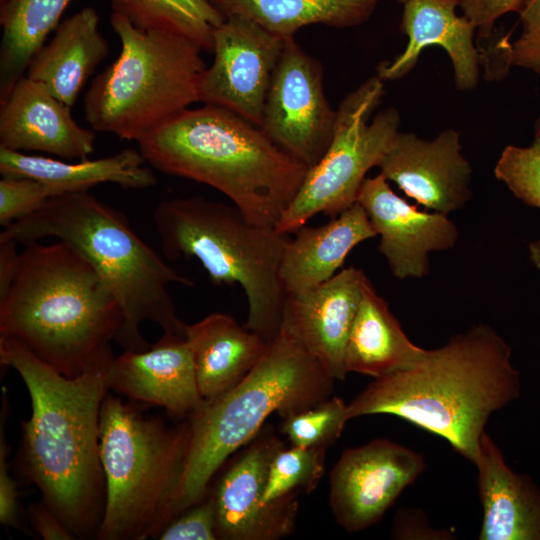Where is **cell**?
Listing matches in <instances>:
<instances>
[{"mask_svg":"<svg viewBox=\"0 0 540 540\" xmlns=\"http://www.w3.org/2000/svg\"><path fill=\"white\" fill-rule=\"evenodd\" d=\"M0 363L19 374L31 399L17 454L20 474L76 539L96 538L106 503L99 422L110 363L69 378L1 336Z\"/></svg>","mask_w":540,"mask_h":540,"instance_id":"6da1fadb","label":"cell"},{"mask_svg":"<svg viewBox=\"0 0 540 540\" xmlns=\"http://www.w3.org/2000/svg\"><path fill=\"white\" fill-rule=\"evenodd\" d=\"M504 338L487 324L453 335L412 366L375 378L349 404V420L389 414L441 436L473 463L493 413L520 395Z\"/></svg>","mask_w":540,"mask_h":540,"instance_id":"7a4b0ae2","label":"cell"},{"mask_svg":"<svg viewBox=\"0 0 540 540\" xmlns=\"http://www.w3.org/2000/svg\"><path fill=\"white\" fill-rule=\"evenodd\" d=\"M122 309L94 267L60 241L25 244L17 274L0 298V336L74 378L114 358Z\"/></svg>","mask_w":540,"mask_h":540,"instance_id":"3957f363","label":"cell"},{"mask_svg":"<svg viewBox=\"0 0 540 540\" xmlns=\"http://www.w3.org/2000/svg\"><path fill=\"white\" fill-rule=\"evenodd\" d=\"M154 169L206 184L251 222L275 228L308 167L237 114L214 105L186 109L140 141Z\"/></svg>","mask_w":540,"mask_h":540,"instance_id":"277c9868","label":"cell"},{"mask_svg":"<svg viewBox=\"0 0 540 540\" xmlns=\"http://www.w3.org/2000/svg\"><path fill=\"white\" fill-rule=\"evenodd\" d=\"M58 238L76 249L94 267L119 302L122 327L115 339L123 351H143L145 321L163 333L185 337L168 286H192L132 229L126 217L88 192L55 196L32 214L5 227L0 239L24 245Z\"/></svg>","mask_w":540,"mask_h":540,"instance_id":"5b68a950","label":"cell"},{"mask_svg":"<svg viewBox=\"0 0 540 540\" xmlns=\"http://www.w3.org/2000/svg\"><path fill=\"white\" fill-rule=\"evenodd\" d=\"M335 379L281 327L253 370L189 417L190 440L171 503V520L200 501L229 456L263 428L272 413L285 418L331 397ZM170 520V521H171Z\"/></svg>","mask_w":540,"mask_h":540,"instance_id":"8992f818","label":"cell"},{"mask_svg":"<svg viewBox=\"0 0 540 540\" xmlns=\"http://www.w3.org/2000/svg\"><path fill=\"white\" fill-rule=\"evenodd\" d=\"M153 221L166 258H196L213 284H238L248 302L246 328L268 343L276 337L287 296L279 268L288 235L202 196L161 201Z\"/></svg>","mask_w":540,"mask_h":540,"instance_id":"52a82bcc","label":"cell"},{"mask_svg":"<svg viewBox=\"0 0 540 540\" xmlns=\"http://www.w3.org/2000/svg\"><path fill=\"white\" fill-rule=\"evenodd\" d=\"M189 440V418L169 426L107 392L99 422L106 503L96 539L158 538L171 520Z\"/></svg>","mask_w":540,"mask_h":540,"instance_id":"ba28073f","label":"cell"},{"mask_svg":"<svg viewBox=\"0 0 540 540\" xmlns=\"http://www.w3.org/2000/svg\"><path fill=\"white\" fill-rule=\"evenodd\" d=\"M110 23L121 51L87 90L85 119L94 131L138 142L199 102L203 49L175 33L138 28L115 11Z\"/></svg>","mask_w":540,"mask_h":540,"instance_id":"9c48e42d","label":"cell"},{"mask_svg":"<svg viewBox=\"0 0 540 540\" xmlns=\"http://www.w3.org/2000/svg\"><path fill=\"white\" fill-rule=\"evenodd\" d=\"M384 91V80L376 74L341 101L331 142L277 223L280 234L294 233L318 214L336 217L357 203L368 171L380 165L400 132L395 108L378 112L369 122Z\"/></svg>","mask_w":540,"mask_h":540,"instance_id":"30bf717a","label":"cell"},{"mask_svg":"<svg viewBox=\"0 0 540 540\" xmlns=\"http://www.w3.org/2000/svg\"><path fill=\"white\" fill-rule=\"evenodd\" d=\"M335 120L336 110L324 92L322 65L294 37L286 38L266 96L261 130L310 168L326 152Z\"/></svg>","mask_w":540,"mask_h":540,"instance_id":"8fae6325","label":"cell"},{"mask_svg":"<svg viewBox=\"0 0 540 540\" xmlns=\"http://www.w3.org/2000/svg\"><path fill=\"white\" fill-rule=\"evenodd\" d=\"M285 41L246 17L227 16L213 33L214 60L202 74L199 102L229 110L260 128Z\"/></svg>","mask_w":540,"mask_h":540,"instance_id":"7c38bea8","label":"cell"},{"mask_svg":"<svg viewBox=\"0 0 540 540\" xmlns=\"http://www.w3.org/2000/svg\"><path fill=\"white\" fill-rule=\"evenodd\" d=\"M283 447L273 429L263 427L209 487L217 539L278 540L294 531L297 495L270 505L263 501L271 462Z\"/></svg>","mask_w":540,"mask_h":540,"instance_id":"4fadbf2b","label":"cell"},{"mask_svg":"<svg viewBox=\"0 0 540 540\" xmlns=\"http://www.w3.org/2000/svg\"><path fill=\"white\" fill-rule=\"evenodd\" d=\"M425 467L423 455L388 439L345 450L330 472L336 522L348 532L375 524Z\"/></svg>","mask_w":540,"mask_h":540,"instance_id":"5bb4252c","label":"cell"},{"mask_svg":"<svg viewBox=\"0 0 540 540\" xmlns=\"http://www.w3.org/2000/svg\"><path fill=\"white\" fill-rule=\"evenodd\" d=\"M357 203L380 237L378 249L397 279L425 277L429 254L452 249L458 241V228L448 215L411 205L381 173L365 179Z\"/></svg>","mask_w":540,"mask_h":540,"instance_id":"9a60e30c","label":"cell"},{"mask_svg":"<svg viewBox=\"0 0 540 540\" xmlns=\"http://www.w3.org/2000/svg\"><path fill=\"white\" fill-rule=\"evenodd\" d=\"M378 167L405 195L433 212L448 215L472 197L473 171L455 129L433 139L400 131Z\"/></svg>","mask_w":540,"mask_h":540,"instance_id":"2e32d148","label":"cell"},{"mask_svg":"<svg viewBox=\"0 0 540 540\" xmlns=\"http://www.w3.org/2000/svg\"><path fill=\"white\" fill-rule=\"evenodd\" d=\"M367 278L361 269L348 267L310 290L286 296L281 327L335 380L348 374L345 350Z\"/></svg>","mask_w":540,"mask_h":540,"instance_id":"e0dca14e","label":"cell"},{"mask_svg":"<svg viewBox=\"0 0 540 540\" xmlns=\"http://www.w3.org/2000/svg\"><path fill=\"white\" fill-rule=\"evenodd\" d=\"M109 391L137 403L162 407L181 420L203 404L195 375L192 352L184 336L163 333L143 351H124L110 362Z\"/></svg>","mask_w":540,"mask_h":540,"instance_id":"ac0fdd59","label":"cell"},{"mask_svg":"<svg viewBox=\"0 0 540 540\" xmlns=\"http://www.w3.org/2000/svg\"><path fill=\"white\" fill-rule=\"evenodd\" d=\"M0 103V147L64 160L87 159L94 152V130L78 125L71 107L43 84L24 76Z\"/></svg>","mask_w":540,"mask_h":540,"instance_id":"d6986e66","label":"cell"},{"mask_svg":"<svg viewBox=\"0 0 540 540\" xmlns=\"http://www.w3.org/2000/svg\"><path fill=\"white\" fill-rule=\"evenodd\" d=\"M459 0H406L401 30L408 38L405 49L392 61L377 67V75L397 80L416 65L422 51L437 45L448 54L454 81L461 91L474 90L479 82L482 54L474 43V25L456 10Z\"/></svg>","mask_w":540,"mask_h":540,"instance_id":"ffe728a7","label":"cell"},{"mask_svg":"<svg viewBox=\"0 0 540 540\" xmlns=\"http://www.w3.org/2000/svg\"><path fill=\"white\" fill-rule=\"evenodd\" d=\"M483 508L480 540H540V490L514 472L484 432L473 461Z\"/></svg>","mask_w":540,"mask_h":540,"instance_id":"44dd1931","label":"cell"},{"mask_svg":"<svg viewBox=\"0 0 540 540\" xmlns=\"http://www.w3.org/2000/svg\"><path fill=\"white\" fill-rule=\"evenodd\" d=\"M282 253L279 276L287 295L310 290L342 268L348 254L377 234L359 203L319 227L303 225Z\"/></svg>","mask_w":540,"mask_h":540,"instance_id":"7402d4cb","label":"cell"},{"mask_svg":"<svg viewBox=\"0 0 540 540\" xmlns=\"http://www.w3.org/2000/svg\"><path fill=\"white\" fill-rule=\"evenodd\" d=\"M185 338L204 400L213 399L242 381L269 346L259 334L220 312L187 325Z\"/></svg>","mask_w":540,"mask_h":540,"instance_id":"603a6c76","label":"cell"},{"mask_svg":"<svg viewBox=\"0 0 540 540\" xmlns=\"http://www.w3.org/2000/svg\"><path fill=\"white\" fill-rule=\"evenodd\" d=\"M109 54L99 16L85 7L62 21L52 40L32 58L26 76L72 107L96 67Z\"/></svg>","mask_w":540,"mask_h":540,"instance_id":"cb8c5ba5","label":"cell"},{"mask_svg":"<svg viewBox=\"0 0 540 540\" xmlns=\"http://www.w3.org/2000/svg\"><path fill=\"white\" fill-rule=\"evenodd\" d=\"M146 163L141 152L132 148L104 158L70 163L0 147V173L3 177L39 180L50 185L57 196L88 192L102 183L134 190L152 187L157 184V178Z\"/></svg>","mask_w":540,"mask_h":540,"instance_id":"d4e9b609","label":"cell"},{"mask_svg":"<svg viewBox=\"0 0 540 540\" xmlns=\"http://www.w3.org/2000/svg\"><path fill=\"white\" fill-rule=\"evenodd\" d=\"M427 349L414 344L367 278L347 341L345 368L374 379L408 368Z\"/></svg>","mask_w":540,"mask_h":540,"instance_id":"484cf974","label":"cell"},{"mask_svg":"<svg viewBox=\"0 0 540 540\" xmlns=\"http://www.w3.org/2000/svg\"><path fill=\"white\" fill-rule=\"evenodd\" d=\"M225 17H246L283 38L323 24L351 28L366 22L381 0H208Z\"/></svg>","mask_w":540,"mask_h":540,"instance_id":"4316f807","label":"cell"},{"mask_svg":"<svg viewBox=\"0 0 540 540\" xmlns=\"http://www.w3.org/2000/svg\"><path fill=\"white\" fill-rule=\"evenodd\" d=\"M72 0H1L0 100L25 76L34 57Z\"/></svg>","mask_w":540,"mask_h":540,"instance_id":"83f0119b","label":"cell"},{"mask_svg":"<svg viewBox=\"0 0 540 540\" xmlns=\"http://www.w3.org/2000/svg\"><path fill=\"white\" fill-rule=\"evenodd\" d=\"M111 7L138 28L184 36L207 52L226 19L208 0H111Z\"/></svg>","mask_w":540,"mask_h":540,"instance_id":"f1b7e54d","label":"cell"},{"mask_svg":"<svg viewBox=\"0 0 540 540\" xmlns=\"http://www.w3.org/2000/svg\"><path fill=\"white\" fill-rule=\"evenodd\" d=\"M325 452V447L280 449L269 468L264 503L270 505L315 489L325 470Z\"/></svg>","mask_w":540,"mask_h":540,"instance_id":"f546056e","label":"cell"},{"mask_svg":"<svg viewBox=\"0 0 540 540\" xmlns=\"http://www.w3.org/2000/svg\"><path fill=\"white\" fill-rule=\"evenodd\" d=\"M349 420L347 404L339 397L328 399L284 418L282 432L292 446L325 447L342 434Z\"/></svg>","mask_w":540,"mask_h":540,"instance_id":"4dcf8cb0","label":"cell"},{"mask_svg":"<svg viewBox=\"0 0 540 540\" xmlns=\"http://www.w3.org/2000/svg\"><path fill=\"white\" fill-rule=\"evenodd\" d=\"M494 175L524 204L540 209V149L506 146L495 164Z\"/></svg>","mask_w":540,"mask_h":540,"instance_id":"1f68e13d","label":"cell"},{"mask_svg":"<svg viewBox=\"0 0 540 540\" xmlns=\"http://www.w3.org/2000/svg\"><path fill=\"white\" fill-rule=\"evenodd\" d=\"M55 196V190L39 180L3 177L0 180V225L5 228L25 218Z\"/></svg>","mask_w":540,"mask_h":540,"instance_id":"d6a6232c","label":"cell"},{"mask_svg":"<svg viewBox=\"0 0 540 540\" xmlns=\"http://www.w3.org/2000/svg\"><path fill=\"white\" fill-rule=\"evenodd\" d=\"M518 13L522 31L512 43H505V64L540 74V0H527Z\"/></svg>","mask_w":540,"mask_h":540,"instance_id":"836d02e7","label":"cell"},{"mask_svg":"<svg viewBox=\"0 0 540 540\" xmlns=\"http://www.w3.org/2000/svg\"><path fill=\"white\" fill-rule=\"evenodd\" d=\"M160 540H216V512L208 490L198 502L173 518L160 532Z\"/></svg>","mask_w":540,"mask_h":540,"instance_id":"e575fe53","label":"cell"},{"mask_svg":"<svg viewBox=\"0 0 540 540\" xmlns=\"http://www.w3.org/2000/svg\"><path fill=\"white\" fill-rule=\"evenodd\" d=\"M9 405L6 389L2 392L0 413V522L5 527H19V505L16 484L9 474L7 455L8 446L5 437V424Z\"/></svg>","mask_w":540,"mask_h":540,"instance_id":"d590c367","label":"cell"},{"mask_svg":"<svg viewBox=\"0 0 540 540\" xmlns=\"http://www.w3.org/2000/svg\"><path fill=\"white\" fill-rule=\"evenodd\" d=\"M527 0H459L458 8L481 37L491 35L496 21L510 12H519Z\"/></svg>","mask_w":540,"mask_h":540,"instance_id":"8d00e7d4","label":"cell"},{"mask_svg":"<svg viewBox=\"0 0 540 540\" xmlns=\"http://www.w3.org/2000/svg\"><path fill=\"white\" fill-rule=\"evenodd\" d=\"M392 537L395 539L447 540L453 539V534L446 529L433 528L424 511L418 508H401L394 518Z\"/></svg>","mask_w":540,"mask_h":540,"instance_id":"74e56055","label":"cell"},{"mask_svg":"<svg viewBox=\"0 0 540 540\" xmlns=\"http://www.w3.org/2000/svg\"><path fill=\"white\" fill-rule=\"evenodd\" d=\"M28 516L34 531L44 540L76 539L42 500L30 505Z\"/></svg>","mask_w":540,"mask_h":540,"instance_id":"f35d334b","label":"cell"},{"mask_svg":"<svg viewBox=\"0 0 540 540\" xmlns=\"http://www.w3.org/2000/svg\"><path fill=\"white\" fill-rule=\"evenodd\" d=\"M14 240L0 239V298H3L12 284L20 264V253Z\"/></svg>","mask_w":540,"mask_h":540,"instance_id":"ab89813d","label":"cell"},{"mask_svg":"<svg viewBox=\"0 0 540 540\" xmlns=\"http://www.w3.org/2000/svg\"><path fill=\"white\" fill-rule=\"evenodd\" d=\"M529 260L535 268L540 270V239L532 241L528 245Z\"/></svg>","mask_w":540,"mask_h":540,"instance_id":"60d3db41","label":"cell"},{"mask_svg":"<svg viewBox=\"0 0 540 540\" xmlns=\"http://www.w3.org/2000/svg\"><path fill=\"white\" fill-rule=\"evenodd\" d=\"M531 146L540 149V116L534 125L533 141Z\"/></svg>","mask_w":540,"mask_h":540,"instance_id":"b9f144b4","label":"cell"},{"mask_svg":"<svg viewBox=\"0 0 540 540\" xmlns=\"http://www.w3.org/2000/svg\"><path fill=\"white\" fill-rule=\"evenodd\" d=\"M399 2H401L402 4L406 1V0H398Z\"/></svg>","mask_w":540,"mask_h":540,"instance_id":"7bdbcfd3","label":"cell"},{"mask_svg":"<svg viewBox=\"0 0 540 540\" xmlns=\"http://www.w3.org/2000/svg\"><path fill=\"white\" fill-rule=\"evenodd\" d=\"M1 1V0H0Z\"/></svg>","mask_w":540,"mask_h":540,"instance_id":"ee69618b","label":"cell"}]
</instances>
